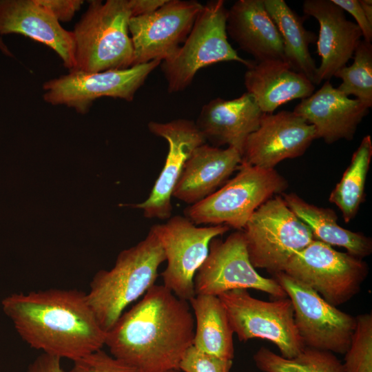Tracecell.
I'll list each match as a JSON object with an SVG mask.
<instances>
[{
	"mask_svg": "<svg viewBox=\"0 0 372 372\" xmlns=\"http://www.w3.org/2000/svg\"><path fill=\"white\" fill-rule=\"evenodd\" d=\"M264 114L246 92L234 99L210 101L203 106L195 123L213 146L227 145L242 155L248 136L258 129Z\"/></svg>",
	"mask_w": 372,
	"mask_h": 372,
	"instance_id": "ffe728a7",
	"label": "cell"
},
{
	"mask_svg": "<svg viewBox=\"0 0 372 372\" xmlns=\"http://www.w3.org/2000/svg\"><path fill=\"white\" fill-rule=\"evenodd\" d=\"M188 302L196 320L193 346L206 353L233 360L234 331L219 298L195 295Z\"/></svg>",
	"mask_w": 372,
	"mask_h": 372,
	"instance_id": "484cf974",
	"label": "cell"
},
{
	"mask_svg": "<svg viewBox=\"0 0 372 372\" xmlns=\"http://www.w3.org/2000/svg\"><path fill=\"white\" fill-rule=\"evenodd\" d=\"M237 289L258 290L276 299L287 297L273 278L262 276L254 267L242 231L232 233L225 240L214 238L194 277L196 295L218 296Z\"/></svg>",
	"mask_w": 372,
	"mask_h": 372,
	"instance_id": "4fadbf2b",
	"label": "cell"
},
{
	"mask_svg": "<svg viewBox=\"0 0 372 372\" xmlns=\"http://www.w3.org/2000/svg\"><path fill=\"white\" fill-rule=\"evenodd\" d=\"M167 0H129L132 17L150 14L161 8Z\"/></svg>",
	"mask_w": 372,
	"mask_h": 372,
	"instance_id": "d590c367",
	"label": "cell"
},
{
	"mask_svg": "<svg viewBox=\"0 0 372 372\" xmlns=\"http://www.w3.org/2000/svg\"><path fill=\"white\" fill-rule=\"evenodd\" d=\"M131 17L129 0L89 1L72 31L75 45L72 70L99 72L133 66Z\"/></svg>",
	"mask_w": 372,
	"mask_h": 372,
	"instance_id": "277c9868",
	"label": "cell"
},
{
	"mask_svg": "<svg viewBox=\"0 0 372 372\" xmlns=\"http://www.w3.org/2000/svg\"><path fill=\"white\" fill-rule=\"evenodd\" d=\"M333 76L342 79L337 88L346 96L353 95L369 109L372 107V45L360 40L353 63L338 70Z\"/></svg>",
	"mask_w": 372,
	"mask_h": 372,
	"instance_id": "f1b7e54d",
	"label": "cell"
},
{
	"mask_svg": "<svg viewBox=\"0 0 372 372\" xmlns=\"http://www.w3.org/2000/svg\"><path fill=\"white\" fill-rule=\"evenodd\" d=\"M303 12L315 18L320 25L317 52L321 57L316 85L329 81L353 57L362 32L358 25L348 20L344 11L331 0H305Z\"/></svg>",
	"mask_w": 372,
	"mask_h": 372,
	"instance_id": "e0dca14e",
	"label": "cell"
},
{
	"mask_svg": "<svg viewBox=\"0 0 372 372\" xmlns=\"http://www.w3.org/2000/svg\"><path fill=\"white\" fill-rule=\"evenodd\" d=\"M61 360L42 353L29 364L27 372H66L61 366Z\"/></svg>",
	"mask_w": 372,
	"mask_h": 372,
	"instance_id": "e575fe53",
	"label": "cell"
},
{
	"mask_svg": "<svg viewBox=\"0 0 372 372\" xmlns=\"http://www.w3.org/2000/svg\"><path fill=\"white\" fill-rule=\"evenodd\" d=\"M283 199L295 215L311 230L316 240L344 248L362 259L372 252V240L361 233L340 226L335 212L306 202L295 194H283Z\"/></svg>",
	"mask_w": 372,
	"mask_h": 372,
	"instance_id": "cb8c5ba5",
	"label": "cell"
},
{
	"mask_svg": "<svg viewBox=\"0 0 372 372\" xmlns=\"http://www.w3.org/2000/svg\"><path fill=\"white\" fill-rule=\"evenodd\" d=\"M283 272L337 307L360 292L369 268L362 259L314 240L291 258Z\"/></svg>",
	"mask_w": 372,
	"mask_h": 372,
	"instance_id": "9c48e42d",
	"label": "cell"
},
{
	"mask_svg": "<svg viewBox=\"0 0 372 372\" xmlns=\"http://www.w3.org/2000/svg\"><path fill=\"white\" fill-rule=\"evenodd\" d=\"M0 50L1 51L3 54H4L5 55L8 56H10V57L14 56L13 54L11 52V51L9 50L8 46L5 44V43L2 40L1 35H0Z\"/></svg>",
	"mask_w": 372,
	"mask_h": 372,
	"instance_id": "74e56055",
	"label": "cell"
},
{
	"mask_svg": "<svg viewBox=\"0 0 372 372\" xmlns=\"http://www.w3.org/2000/svg\"><path fill=\"white\" fill-rule=\"evenodd\" d=\"M218 297L240 342L266 340L274 344L285 358H294L306 347L296 328L289 298L264 301L242 289H232Z\"/></svg>",
	"mask_w": 372,
	"mask_h": 372,
	"instance_id": "ba28073f",
	"label": "cell"
},
{
	"mask_svg": "<svg viewBox=\"0 0 372 372\" xmlns=\"http://www.w3.org/2000/svg\"><path fill=\"white\" fill-rule=\"evenodd\" d=\"M356 327L342 364L345 372H372V314L355 317Z\"/></svg>",
	"mask_w": 372,
	"mask_h": 372,
	"instance_id": "f546056e",
	"label": "cell"
},
{
	"mask_svg": "<svg viewBox=\"0 0 372 372\" xmlns=\"http://www.w3.org/2000/svg\"><path fill=\"white\" fill-rule=\"evenodd\" d=\"M8 34H19L47 45L69 71L74 68L72 32L63 28L35 0H0V35Z\"/></svg>",
	"mask_w": 372,
	"mask_h": 372,
	"instance_id": "d6986e66",
	"label": "cell"
},
{
	"mask_svg": "<svg viewBox=\"0 0 372 372\" xmlns=\"http://www.w3.org/2000/svg\"><path fill=\"white\" fill-rule=\"evenodd\" d=\"M59 23L70 21L83 6V0H35Z\"/></svg>",
	"mask_w": 372,
	"mask_h": 372,
	"instance_id": "d6a6232c",
	"label": "cell"
},
{
	"mask_svg": "<svg viewBox=\"0 0 372 372\" xmlns=\"http://www.w3.org/2000/svg\"><path fill=\"white\" fill-rule=\"evenodd\" d=\"M273 278L292 303L295 324L304 346L344 354L356 327L355 317L331 305L285 272L277 273Z\"/></svg>",
	"mask_w": 372,
	"mask_h": 372,
	"instance_id": "8fae6325",
	"label": "cell"
},
{
	"mask_svg": "<svg viewBox=\"0 0 372 372\" xmlns=\"http://www.w3.org/2000/svg\"><path fill=\"white\" fill-rule=\"evenodd\" d=\"M371 157L372 143L370 135H367L353 153L349 165L329 196V201L339 208L347 223L354 218L364 200Z\"/></svg>",
	"mask_w": 372,
	"mask_h": 372,
	"instance_id": "4316f807",
	"label": "cell"
},
{
	"mask_svg": "<svg viewBox=\"0 0 372 372\" xmlns=\"http://www.w3.org/2000/svg\"><path fill=\"white\" fill-rule=\"evenodd\" d=\"M69 372H142L102 349L73 361Z\"/></svg>",
	"mask_w": 372,
	"mask_h": 372,
	"instance_id": "4dcf8cb0",
	"label": "cell"
},
{
	"mask_svg": "<svg viewBox=\"0 0 372 372\" xmlns=\"http://www.w3.org/2000/svg\"><path fill=\"white\" fill-rule=\"evenodd\" d=\"M1 304L21 338L43 353L74 361L105 346L106 332L85 292L49 289L13 293Z\"/></svg>",
	"mask_w": 372,
	"mask_h": 372,
	"instance_id": "7a4b0ae2",
	"label": "cell"
},
{
	"mask_svg": "<svg viewBox=\"0 0 372 372\" xmlns=\"http://www.w3.org/2000/svg\"><path fill=\"white\" fill-rule=\"evenodd\" d=\"M242 232L254 267L273 275L284 271L291 258L316 240L310 228L277 195L253 213Z\"/></svg>",
	"mask_w": 372,
	"mask_h": 372,
	"instance_id": "52a82bcc",
	"label": "cell"
},
{
	"mask_svg": "<svg viewBox=\"0 0 372 372\" xmlns=\"http://www.w3.org/2000/svg\"><path fill=\"white\" fill-rule=\"evenodd\" d=\"M164 251L167 267L161 273L163 285L180 299L195 294L194 277L206 260L211 241L229 231L226 225L197 227L187 217H170L151 229Z\"/></svg>",
	"mask_w": 372,
	"mask_h": 372,
	"instance_id": "30bf717a",
	"label": "cell"
},
{
	"mask_svg": "<svg viewBox=\"0 0 372 372\" xmlns=\"http://www.w3.org/2000/svg\"><path fill=\"white\" fill-rule=\"evenodd\" d=\"M165 260L161 244L150 229L145 239L119 253L111 269L95 274L86 298L105 332L131 303L155 285L158 269Z\"/></svg>",
	"mask_w": 372,
	"mask_h": 372,
	"instance_id": "3957f363",
	"label": "cell"
},
{
	"mask_svg": "<svg viewBox=\"0 0 372 372\" xmlns=\"http://www.w3.org/2000/svg\"><path fill=\"white\" fill-rule=\"evenodd\" d=\"M232 360L203 352L193 345L185 353L178 366L183 372H230Z\"/></svg>",
	"mask_w": 372,
	"mask_h": 372,
	"instance_id": "1f68e13d",
	"label": "cell"
},
{
	"mask_svg": "<svg viewBox=\"0 0 372 372\" xmlns=\"http://www.w3.org/2000/svg\"><path fill=\"white\" fill-rule=\"evenodd\" d=\"M166 372H178V370H170V371H166Z\"/></svg>",
	"mask_w": 372,
	"mask_h": 372,
	"instance_id": "f35d334b",
	"label": "cell"
},
{
	"mask_svg": "<svg viewBox=\"0 0 372 372\" xmlns=\"http://www.w3.org/2000/svg\"><path fill=\"white\" fill-rule=\"evenodd\" d=\"M227 13L223 0L207 2L184 43L161 63L169 93L184 90L205 67L223 61H237L247 68L251 65L252 62L240 57L228 41Z\"/></svg>",
	"mask_w": 372,
	"mask_h": 372,
	"instance_id": "8992f818",
	"label": "cell"
},
{
	"mask_svg": "<svg viewBox=\"0 0 372 372\" xmlns=\"http://www.w3.org/2000/svg\"><path fill=\"white\" fill-rule=\"evenodd\" d=\"M253 359L262 372H345L342 363L334 353L309 347H305L292 358H285L261 347Z\"/></svg>",
	"mask_w": 372,
	"mask_h": 372,
	"instance_id": "83f0119b",
	"label": "cell"
},
{
	"mask_svg": "<svg viewBox=\"0 0 372 372\" xmlns=\"http://www.w3.org/2000/svg\"><path fill=\"white\" fill-rule=\"evenodd\" d=\"M149 130L164 138L168 152L164 166L146 200L134 207L143 210L147 218L169 219L172 211V198L183 167L193 150L205 143L196 123L185 118L167 123L151 121Z\"/></svg>",
	"mask_w": 372,
	"mask_h": 372,
	"instance_id": "9a60e30c",
	"label": "cell"
},
{
	"mask_svg": "<svg viewBox=\"0 0 372 372\" xmlns=\"http://www.w3.org/2000/svg\"><path fill=\"white\" fill-rule=\"evenodd\" d=\"M263 3L281 36L285 62L316 85L318 67L309 45L316 41V35L304 28L302 18L284 0H263Z\"/></svg>",
	"mask_w": 372,
	"mask_h": 372,
	"instance_id": "d4e9b609",
	"label": "cell"
},
{
	"mask_svg": "<svg viewBox=\"0 0 372 372\" xmlns=\"http://www.w3.org/2000/svg\"><path fill=\"white\" fill-rule=\"evenodd\" d=\"M242 163L240 152L204 143L196 147L183 167L172 197L195 204L223 185Z\"/></svg>",
	"mask_w": 372,
	"mask_h": 372,
	"instance_id": "44dd1931",
	"label": "cell"
},
{
	"mask_svg": "<svg viewBox=\"0 0 372 372\" xmlns=\"http://www.w3.org/2000/svg\"><path fill=\"white\" fill-rule=\"evenodd\" d=\"M344 11L350 13L355 19L356 24L361 30L364 40L371 43L372 24L366 19L359 0H331Z\"/></svg>",
	"mask_w": 372,
	"mask_h": 372,
	"instance_id": "836d02e7",
	"label": "cell"
},
{
	"mask_svg": "<svg viewBox=\"0 0 372 372\" xmlns=\"http://www.w3.org/2000/svg\"><path fill=\"white\" fill-rule=\"evenodd\" d=\"M359 2L362 8L364 13L369 21L372 24V1L371 0H359Z\"/></svg>",
	"mask_w": 372,
	"mask_h": 372,
	"instance_id": "8d00e7d4",
	"label": "cell"
},
{
	"mask_svg": "<svg viewBox=\"0 0 372 372\" xmlns=\"http://www.w3.org/2000/svg\"><path fill=\"white\" fill-rule=\"evenodd\" d=\"M238 169L220 189L185 209V217L196 225H223L242 231L261 205L287 187V180L275 169L242 162Z\"/></svg>",
	"mask_w": 372,
	"mask_h": 372,
	"instance_id": "5b68a950",
	"label": "cell"
},
{
	"mask_svg": "<svg viewBox=\"0 0 372 372\" xmlns=\"http://www.w3.org/2000/svg\"><path fill=\"white\" fill-rule=\"evenodd\" d=\"M203 7L194 0H167L150 14L131 17L133 65L162 62L172 56L186 40Z\"/></svg>",
	"mask_w": 372,
	"mask_h": 372,
	"instance_id": "5bb4252c",
	"label": "cell"
},
{
	"mask_svg": "<svg viewBox=\"0 0 372 372\" xmlns=\"http://www.w3.org/2000/svg\"><path fill=\"white\" fill-rule=\"evenodd\" d=\"M247 92L265 114H272L281 105L311 96L315 85L303 74L293 71L281 60L252 62L245 74Z\"/></svg>",
	"mask_w": 372,
	"mask_h": 372,
	"instance_id": "603a6c76",
	"label": "cell"
},
{
	"mask_svg": "<svg viewBox=\"0 0 372 372\" xmlns=\"http://www.w3.org/2000/svg\"><path fill=\"white\" fill-rule=\"evenodd\" d=\"M194 317L189 303L163 285H154L106 332L110 354L142 372L178 370L193 345Z\"/></svg>",
	"mask_w": 372,
	"mask_h": 372,
	"instance_id": "6da1fadb",
	"label": "cell"
},
{
	"mask_svg": "<svg viewBox=\"0 0 372 372\" xmlns=\"http://www.w3.org/2000/svg\"><path fill=\"white\" fill-rule=\"evenodd\" d=\"M161 63L156 60L125 70L99 72L70 70L43 84V99L47 103L65 105L81 114L87 113L94 101L99 98L111 97L130 102Z\"/></svg>",
	"mask_w": 372,
	"mask_h": 372,
	"instance_id": "7c38bea8",
	"label": "cell"
},
{
	"mask_svg": "<svg viewBox=\"0 0 372 372\" xmlns=\"http://www.w3.org/2000/svg\"><path fill=\"white\" fill-rule=\"evenodd\" d=\"M315 139L314 127L293 112L264 114L259 127L245 142L242 162L274 169L285 159L302 155Z\"/></svg>",
	"mask_w": 372,
	"mask_h": 372,
	"instance_id": "2e32d148",
	"label": "cell"
},
{
	"mask_svg": "<svg viewBox=\"0 0 372 372\" xmlns=\"http://www.w3.org/2000/svg\"><path fill=\"white\" fill-rule=\"evenodd\" d=\"M293 112L314 127L316 138L331 144L351 140L369 108L325 81L318 91L301 99Z\"/></svg>",
	"mask_w": 372,
	"mask_h": 372,
	"instance_id": "ac0fdd59",
	"label": "cell"
},
{
	"mask_svg": "<svg viewBox=\"0 0 372 372\" xmlns=\"http://www.w3.org/2000/svg\"><path fill=\"white\" fill-rule=\"evenodd\" d=\"M227 35L256 62L284 61L283 44L263 0H238L228 10Z\"/></svg>",
	"mask_w": 372,
	"mask_h": 372,
	"instance_id": "7402d4cb",
	"label": "cell"
}]
</instances>
